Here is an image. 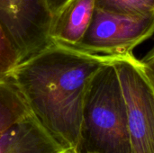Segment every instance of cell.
<instances>
[{
  "label": "cell",
  "mask_w": 154,
  "mask_h": 153,
  "mask_svg": "<svg viewBox=\"0 0 154 153\" xmlns=\"http://www.w3.org/2000/svg\"><path fill=\"white\" fill-rule=\"evenodd\" d=\"M114 58L51 43L23 60L10 79L33 116L70 153H80L84 99L94 74Z\"/></svg>",
  "instance_id": "6da1fadb"
},
{
  "label": "cell",
  "mask_w": 154,
  "mask_h": 153,
  "mask_svg": "<svg viewBox=\"0 0 154 153\" xmlns=\"http://www.w3.org/2000/svg\"><path fill=\"white\" fill-rule=\"evenodd\" d=\"M131 153L128 116L112 60L89 80L83 106L80 153Z\"/></svg>",
  "instance_id": "7a4b0ae2"
},
{
  "label": "cell",
  "mask_w": 154,
  "mask_h": 153,
  "mask_svg": "<svg viewBox=\"0 0 154 153\" xmlns=\"http://www.w3.org/2000/svg\"><path fill=\"white\" fill-rule=\"evenodd\" d=\"M112 63L126 105L131 153H154V82L134 54L116 57Z\"/></svg>",
  "instance_id": "3957f363"
},
{
  "label": "cell",
  "mask_w": 154,
  "mask_h": 153,
  "mask_svg": "<svg viewBox=\"0 0 154 153\" xmlns=\"http://www.w3.org/2000/svg\"><path fill=\"white\" fill-rule=\"evenodd\" d=\"M154 34V15L135 17L95 8L89 26L74 48L102 57H123Z\"/></svg>",
  "instance_id": "277c9868"
},
{
  "label": "cell",
  "mask_w": 154,
  "mask_h": 153,
  "mask_svg": "<svg viewBox=\"0 0 154 153\" xmlns=\"http://www.w3.org/2000/svg\"><path fill=\"white\" fill-rule=\"evenodd\" d=\"M53 16L46 0H0V23L24 60L50 44Z\"/></svg>",
  "instance_id": "5b68a950"
},
{
  "label": "cell",
  "mask_w": 154,
  "mask_h": 153,
  "mask_svg": "<svg viewBox=\"0 0 154 153\" xmlns=\"http://www.w3.org/2000/svg\"><path fill=\"white\" fill-rule=\"evenodd\" d=\"M0 153H70L33 116L0 133Z\"/></svg>",
  "instance_id": "8992f818"
},
{
  "label": "cell",
  "mask_w": 154,
  "mask_h": 153,
  "mask_svg": "<svg viewBox=\"0 0 154 153\" xmlns=\"http://www.w3.org/2000/svg\"><path fill=\"white\" fill-rule=\"evenodd\" d=\"M96 8V0H70L54 16L51 42L75 48L85 35Z\"/></svg>",
  "instance_id": "52a82bcc"
},
{
  "label": "cell",
  "mask_w": 154,
  "mask_h": 153,
  "mask_svg": "<svg viewBox=\"0 0 154 153\" xmlns=\"http://www.w3.org/2000/svg\"><path fill=\"white\" fill-rule=\"evenodd\" d=\"M32 115L23 95L9 79L0 82V133Z\"/></svg>",
  "instance_id": "ba28073f"
},
{
  "label": "cell",
  "mask_w": 154,
  "mask_h": 153,
  "mask_svg": "<svg viewBox=\"0 0 154 153\" xmlns=\"http://www.w3.org/2000/svg\"><path fill=\"white\" fill-rule=\"evenodd\" d=\"M96 8L127 16H152L154 0H96Z\"/></svg>",
  "instance_id": "9c48e42d"
},
{
  "label": "cell",
  "mask_w": 154,
  "mask_h": 153,
  "mask_svg": "<svg viewBox=\"0 0 154 153\" xmlns=\"http://www.w3.org/2000/svg\"><path fill=\"white\" fill-rule=\"evenodd\" d=\"M22 61L20 51L0 23V82L9 80L13 71Z\"/></svg>",
  "instance_id": "30bf717a"
},
{
  "label": "cell",
  "mask_w": 154,
  "mask_h": 153,
  "mask_svg": "<svg viewBox=\"0 0 154 153\" xmlns=\"http://www.w3.org/2000/svg\"><path fill=\"white\" fill-rule=\"evenodd\" d=\"M70 0H46L47 6L51 13L53 18L58 14V13L66 5L67 3H69Z\"/></svg>",
  "instance_id": "8fae6325"
},
{
  "label": "cell",
  "mask_w": 154,
  "mask_h": 153,
  "mask_svg": "<svg viewBox=\"0 0 154 153\" xmlns=\"http://www.w3.org/2000/svg\"><path fill=\"white\" fill-rule=\"evenodd\" d=\"M142 61L144 63V65H145V67H146V69H147L152 79V81L154 82V49Z\"/></svg>",
  "instance_id": "7c38bea8"
},
{
  "label": "cell",
  "mask_w": 154,
  "mask_h": 153,
  "mask_svg": "<svg viewBox=\"0 0 154 153\" xmlns=\"http://www.w3.org/2000/svg\"><path fill=\"white\" fill-rule=\"evenodd\" d=\"M86 153H97V152H86Z\"/></svg>",
  "instance_id": "4fadbf2b"
}]
</instances>
